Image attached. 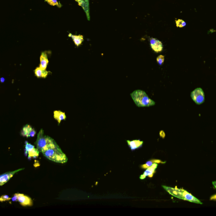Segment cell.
Wrapping results in <instances>:
<instances>
[{"instance_id": "27", "label": "cell", "mask_w": 216, "mask_h": 216, "mask_svg": "<svg viewBox=\"0 0 216 216\" xmlns=\"http://www.w3.org/2000/svg\"><path fill=\"white\" fill-rule=\"evenodd\" d=\"M4 81H5V79H4V78L2 77L1 78V82H2V83L4 82Z\"/></svg>"}, {"instance_id": "16", "label": "cell", "mask_w": 216, "mask_h": 216, "mask_svg": "<svg viewBox=\"0 0 216 216\" xmlns=\"http://www.w3.org/2000/svg\"><path fill=\"white\" fill-rule=\"evenodd\" d=\"M54 118L57 120L59 124L62 120L66 119V116L64 112L60 111H54Z\"/></svg>"}, {"instance_id": "15", "label": "cell", "mask_w": 216, "mask_h": 216, "mask_svg": "<svg viewBox=\"0 0 216 216\" xmlns=\"http://www.w3.org/2000/svg\"><path fill=\"white\" fill-rule=\"evenodd\" d=\"M68 36L72 38L75 44L77 46L81 45L82 42L84 41L83 36L82 35H74L71 33H69Z\"/></svg>"}, {"instance_id": "7", "label": "cell", "mask_w": 216, "mask_h": 216, "mask_svg": "<svg viewBox=\"0 0 216 216\" xmlns=\"http://www.w3.org/2000/svg\"><path fill=\"white\" fill-rule=\"evenodd\" d=\"M24 169H20L13 171L5 173L0 176V186H2L9 181L10 179L13 176L15 173L23 170Z\"/></svg>"}, {"instance_id": "23", "label": "cell", "mask_w": 216, "mask_h": 216, "mask_svg": "<svg viewBox=\"0 0 216 216\" xmlns=\"http://www.w3.org/2000/svg\"><path fill=\"white\" fill-rule=\"evenodd\" d=\"M35 148L34 146L32 144H29L27 143V144L26 145V149L27 152L29 153V152Z\"/></svg>"}, {"instance_id": "20", "label": "cell", "mask_w": 216, "mask_h": 216, "mask_svg": "<svg viewBox=\"0 0 216 216\" xmlns=\"http://www.w3.org/2000/svg\"><path fill=\"white\" fill-rule=\"evenodd\" d=\"M175 22L177 27L183 28L186 26V23L182 19H179L176 20Z\"/></svg>"}, {"instance_id": "24", "label": "cell", "mask_w": 216, "mask_h": 216, "mask_svg": "<svg viewBox=\"0 0 216 216\" xmlns=\"http://www.w3.org/2000/svg\"><path fill=\"white\" fill-rule=\"evenodd\" d=\"M18 195L17 194H15L13 197H12L11 200L13 201H18Z\"/></svg>"}, {"instance_id": "18", "label": "cell", "mask_w": 216, "mask_h": 216, "mask_svg": "<svg viewBox=\"0 0 216 216\" xmlns=\"http://www.w3.org/2000/svg\"><path fill=\"white\" fill-rule=\"evenodd\" d=\"M45 2H47L51 6H56L59 8L61 7L62 6L60 2H57V0H45Z\"/></svg>"}, {"instance_id": "5", "label": "cell", "mask_w": 216, "mask_h": 216, "mask_svg": "<svg viewBox=\"0 0 216 216\" xmlns=\"http://www.w3.org/2000/svg\"><path fill=\"white\" fill-rule=\"evenodd\" d=\"M191 97L197 105L202 104L205 101L204 93L201 88H197L192 92Z\"/></svg>"}, {"instance_id": "3", "label": "cell", "mask_w": 216, "mask_h": 216, "mask_svg": "<svg viewBox=\"0 0 216 216\" xmlns=\"http://www.w3.org/2000/svg\"><path fill=\"white\" fill-rule=\"evenodd\" d=\"M42 153L47 159L55 162L64 163L68 161L67 156L63 153L58 145L47 149Z\"/></svg>"}, {"instance_id": "14", "label": "cell", "mask_w": 216, "mask_h": 216, "mask_svg": "<svg viewBox=\"0 0 216 216\" xmlns=\"http://www.w3.org/2000/svg\"><path fill=\"white\" fill-rule=\"evenodd\" d=\"M35 74L37 77L46 78L47 77L49 73H50V71H46V70L42 69L41 67H37L35 70H34Z\"/></svg>"}, {"instance_id": "12", "label": "cell", "mask_w": 216, "mask_h": 216, "mask_svg": "<svg viewBox=\"0 0 216 216\" xmlns=\"http://www.w3.org/2000/svg\"><path fill=\"white\" fill-rule=\"evenodd\" d=\"M127 142L129 147L132 150H134L139 148L142 146L143 144V141H141L140 140H135L131 141L128 140Z\"/></svg>"}, {"instance_id": "11", "label": "cell", "mask_w": 216, "mask_h": 216, "mask_svg": "<svg viewBox=\"0 0 216 216\" xmlns=\"http://www.w3.org/2000/svg\"><path fill=\"white\" fill-rule=\"evenodd\" d=\"M157 163H154L153 164L149 167L147 169L144 171V173L141 175L140 177V179L141 180H144L146 177H152L153 176L154 173L156 172V169L157 167Z\"/></svg>"}, {"instance_id": "8", "label": "cell", "mask_w": 216, "mask_h": 216, "mask_svg": "<svg viewBox=\"0 0 216 216\" xmlns=\"http://www.w3.org/2000/svg\"><path fill=\"white\" fill-rule=\"evenodd\" d=\"M18 201L23 207H31L33 205V201L31 198L24 194H18Z\"/></svg>"}, {"instance_id": "2", "label": "cell", "mask_w": 216, "mask_h": 216, "mask_svg": "<svg viewBox=\"0 0 216 216\" xmlns=\"http://www.w3.org/2000/svg\"><path fill=\"white\" fill-rule=\"evenodd\" d=\"M130 95L138 107H149L156 105V102L149 97L145 91L142 90H135Z\"/></svg>"}, {"instance_id": "19", "label": "cell", "mask_w": 216, "mask_h": 216, "mask_svg": "<svg viewBox=\"0 0 216 216\" xmlns=\"http://www.w3.org/2000/svg\"><path fill=\"white\" fill-rule=\"evenodd\" d=\"M40 152L39 151V150L37 149L34 148L32 150L30 151L28 153H29V157H38L39 156V153Z\"/></svg>"}, {"instance_id": "25", "label": "cell", "mask_w": 216, "mask_h": 216, "mask_svg": "<svg viewBox=\"0 0 216 216\" xmlns=\"http://www.w3.org/2000/svg\"><path fill=\"white\" fill-rule=\"evenodd\" d=\"M210 200L211 201H216V194L212 195L210 197Z\"/></svg>"}, {"instance_id": "1", "label": "cell", "mask_w": 216, "mask_h": 216, "mask_svg": "<svg viewBox=\"0 0 216 216\" xmlns=\"http://www.w3.org/2000/svg\"><path fill=\"white\" fill-rule=\"evenodd\" d=\"M163 187L169 194L174 197H177L179 199L187 201L195 204H203V203H202L199 199H197L185 190L182 189L178 188L177 186H176L175 188L166 186H163Z\"/></svg>"}, {"instance_id": "22", "label": "cell", "mask_w": 216, "mask_h": 216, "mask_svg": "<svg viewBox=\"0 0 216 216\" xmlns=\"http://www.w3.org/2000/svg\"><path fill=\"white\" fill-rule=\"evenodd\" d=\"M12 198L9 197V196L7 195H3L0 197V201L2 202L7 201L11 199Z\"/></svg>"}, {"instance_id": "6", "label": "cell", "mask_w": 216, "mask_h": 216, "mask_svg": "<svg viewBox=\"0 0 216 216\" xmlns=\"http://www.w3.org/2000/svg\"><path fill=\"white\" fill-rule=\"evenodd\" d=\"M150 44L152 50L156 53L161 52L163 50V44L162 42L155 38H151L150 39Z\"/></svg>"}, {"instance_id": "9", "label": "cell", "mask_w": 216, "mask_h": 216, "mask_svg": "<svg viewBox=\"0 0 216 216\" xmlns=\"http://www.w3.org/2000/svg\"><path fill=\"white\" fill-rule=\"evenodd\" d=\"M85 12L88 20H90L89 0H75Z\"/></svg>"}, {"instance_id": "13", "label": "cell", "mask_w": 216, "mask_h": 216, "mask_svg": "<svg viewBox=\"0 0 216 216\" xmlns=\"http://www.w3.org/2000/svg\"><path fill=\"white\" fill-rule=\"evenodd\" d=\"M40 60L39 67H41L42 69L46 70L49 61L48 60L47 55L45 52L42 53L41 56H40Z\"/></svg>"}, {"instance_id": "21", "label": "cell", "mask_w": 216, "mask_h": 216, "mask_svg": "<svg viewBox=\"0 0 216 216\" xmlns=\"http://www.w3.org/2000/svg\"><path fill=\"white\" fill-rule=\"evenodd\" d=\"M164 60V56L163 55H159V56H158L157 57V59H156L157 63L160 66H162L163 64Z\"/></svg>"}, {"instance_id": "17", "label": "cell", "mask_w": 216, "mask_h": 216, "mask_svg": "<svg viewBox=\"0 0 216 216\" xmlns=\"http://www.w3.org/2000/svg\"><path fill=\"white\" fill-rule=\"evenodd\" d=\"M164 163L165 162H163L161 161L160 160H159V159H151V160H150L149 161H147L145 164L142 165V166H141V168L143 169H147L149 167L152 166L154 163Z\"/></svg>"}, {"instance_id": "10", "label": "cell", "mask_w": 216, "mask_h": 216, "mask_svg": "<svg viewBox=\"0 0 216 216\" xmlns=\"http://www.w3.org/2000/svg\"><path fill=\"white\" fill-rule=\"evenodd\" d=\"M36 134V131L34 129L29 125H26L23 127L21 132V135L22 136H26L27 137H32Z\"/></svg>"}, {"instance_id": "4", "label": "cell", "mask_w": 216, "mask_h": 216, "mask_svg": "<svg viewBox=\"0 0 216 216\" xmlns=\"http://www.w3.org/2000/svg\"><path fill=\"white\" fill-rule=\"evenodd\" d=\"M35 144L36 145L37 149L42 153L47 149L58 145L52 138L44 135V131L42 129L38 133L37 139Z\"/></svg>"}, {"instance_id": "26", "label": "cell", "mask_w": 216, "mask_h": 216, "mask_svg": "<svg viewBox=\"0 0 216 216\" xmlns=\"http://www.w3.org/2000/svg\"><path fill=\"white\" fill-rule=\"evenodd\" d=\"M212 184L214 187L216 189V181H214V182H212Z\"/></svg>"}]
</instances>
